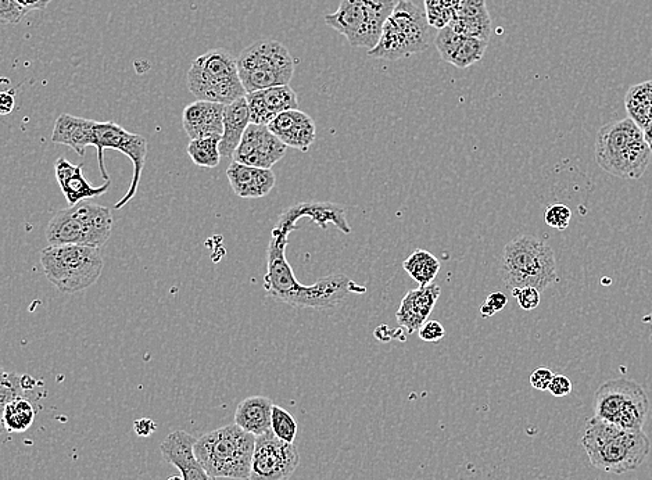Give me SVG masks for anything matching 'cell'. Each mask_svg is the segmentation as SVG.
Listing matches in <instances>:
<instances>
[{
  "mask_svg": "<svg viewBox=\"0 0 652 480\" xmlns=\"http://www.w3.org/2000/svg\"><path fill=\"white\" fill-rule=\"evenodd\" d=\"M580 443L594 468L616 475L639 468L651 450L643 431H625L597 417L587 421Z\"/></svg>",
  "mask_w": 652,
  "mask_h": 480,
  "instance_id": "1",
  "label": "cell"
},
{
  "mask_svg": "<svg viewBox=\"0 0 652 480\" xmlns=\"http://www.w3.org/2000/svg\"><path fill=\"white\" fill-rule=\"evenodd\" d=\"M256 436L236 424L222 426L196 439V460L211 478L249 480Z\"/></svg>",
  "mask_w": 652,
  "mask_h": 480,
  "instance_id": "2",
  "label": "cell"
},
{
  "mask_svg": "<svg viewBox=\"0 0 652 480\" xmlns=\"http://www.w3.org/2000/svg\"><path fill=\"white\" fill-rule=\"evenodd\" d=\"M644 132L632 118L614 121L598 131L596 159L605 173L622 179H639L651 161Z\"/></svg>",
  "mask_w": 652,
  "mask_h": 480,
  "instance_id": "3",
  "label": "cell"
},
{
  "mask_svg": "<svg viewBox=\"0 0 652 480\" xmlns=\"http://www.w3.org/2000/svg\"><path fill=\"white\" fill-rule=\"evenodd\" d=\"M500 275L511 290L530 286L543 293L558 281L554 250L535 236H518L504 247Z\"/></svg>",
  "mask_w": 652,
  "mask_h": 480,
  "instance_id": "4",
  "label": "cell"
},
{
  "mask_svg": "<svg viewBox=\"0 0 652 480\" xmlns=\"http://www.w3.org/2000/svg\"><path fill=\"white\" fill-rule=\"evenodd\" d=\"M429 27L431 25L421 7L413 0H400L383 25L378 44L370 49L368 56L396 62L425 52L431 45Z\"/></svg>",
  "mask_w": 652,
  "mask_h": 480,
  "instance_id": "5",
  "label": "cell"
},
{
  "mask_svg": "<svg viewBox=\"0 0 652 480\" xmlns=\"http://www.w3.org/2000/svg\"><path fill=\"white\" fill-rule=\"evenodd\" d=\"M45 277L66 295L82 292L95 285L102 275L100 249L88 246H49L41 252Z\"/></svg>",
  "mask_w": 652,
  "mask_h": 480,
  "instance_id": "6",
  "label": "cell"
},
{
  "mask_svg": "<svg viewBox=\"0 0 652 480\" xmlns=\"http://www.w3.org/2000/svg\"><path fill=\"white\" fill-rule=\"evenodd\" d=\"M113 216L107 207L84 200L59 211L46 228L50 246L78 245L102 249L111 236Z\"/></svg>",
  "mask_w": 652,
  "mask_h": 480,
  "instance_id": "7",
  "label": "cell"
},
{
  "mask_svg": "<svg viewBox=\"0 0 652 480\" xmlns=\"http://www.w3.org/2000/svg\"><path fill=\"white\" fill-rule=\"evenodd\" d=\"M188 88L197 100L231 105L245 98L236 57L225 49H213L193 60L188 71Z\"/></svg>",
  "mask_w": 652,
  "mask_h": 480,
  "instance_id": "8",
  "label": "cell"
},
{
  "mask_svg": "<svg viewBox=\"0 0 652 480\" xmlns=\"http://www.w3.org/2000/svg\"><path fill=\"white\" fill-rule=\"evenodd\" d=\"M236 66L246 93L289 85L295 73V60L278 41H260L243 49Z\"/></svg>",
  "mask_w": 652,
  "mask_h": 480,
  "instance_id": "9",
  "label": "cell"
},
{
  "mask_svg": "<svg viewBox=\"0 0 652 480\" xmlns=\"http://www.w3.org/2000/svg\"><path fill=\"white\" fill-rule=\"evenodd\" d=\"M650 407L646 390L630 379H611L594 393V417L611 422L625 431H643Z\"/></svg>",
  "mask_w": 652,
  "mask_h": 480,
  "instance_id": "10",
  "label": "cell"
},
{
  "mask_svg": "<svg viewBox=\"0 0 652 480\" xmlns=\"http://www.w3.org/2000/svg\"><path fill=\"white\" fill-rule=\"evenodd\" d=\"M394 6V0H340L338 10L326 14L325 23L354 48L370 50L378 44Z\"/></svg>",
  "mask_w": 652,
  "mask_h": 480,
  "instance_id": "11",
  "label": "cell"
},
{
  "mask_svg": "<svg viewBox=\"0 0 652 480\" xmlns=\"http://www.w3.org/2000/svg\"><path fill=\"white\" fill-rule=\"evenodd\" d=\"M92 146L98 152L100 174L106 181H110L105 166L106 149L117 150V152L125 154L134 164V178H132L130 189L125 193V196L121 197L120 202H117L116 206H114V209H123L125 204L131 202L136 192H138L143 168H145L146 156H148V141L141 135L124 130L123 127L113 123V121H106V123L95 121Z\"/></svg>",
  "mask_w": 652,
  "mask_h": 480,
  "instance_id": "12",
  "label": "cell"
},
{
  "mask_svg": "<svg viewBox=\"0 0 652 480\" xmlns=\"http://www.w3.org/2000/svg\"><path fill=\"white\" fill-rule=\"evenodd\" d=\"M299 465L296 444L283 442L268 431L256 437L249 480H288Z\"/></svg>",
  "mask_w": 652,
  "mask_h": 480,
  "instance_id": "13",
  "label": "cell"
},
{
  "mask_svg": "<svg viewBox=\"0 0 652 480\" xmlns=\"http://www.w3.org/2000/svg\"><path fill=\"white\" fill-rule=\"evenodd\" d=\"M286 149L267 125L250 123L232 159L246 166L272 170L285 157Z\"/></svg>",
  "mask_w": 652,
  "mask_h": 480,
  "instance_id": "14",
  "label": "cell"
},
{
  "mask_svg": "<svg viewBox=\"0 0 652 480\" xmlns=\"http://www.w3.org/2000/svg\"><path fill=\"white\" fill-rule=\"evenodd\" d=\"M246 102L249 106L250 123L267 125L283 111L299 109L297 93L289 85H279L246 93Z\"/></svg>",
  "mask_w": 652,
  "mask_h": 480,
  "instance_id": "15",
  "label": "cell"
},
{
  "mask_svg": "<svg viewBox=\"0 0 652 480\" xmlns=\"http://www.w3.org/2000/svg\"><path fill=\"white\" fill-rule=\"evenodd\" d=\"M272 132L286 148L308 152L317 136L313 118L304 111L295 109L283 111L268 124Z\"/></svg>",
  "mask_w": 652,
  "mask_h": 480,
  "instance_id": "16",
  "label": "cell"
},
{
  "mask_svg": "<svg viewBox=\"0 0 652 480\" xmlns=\"http://www.w3.org/2000/svg\"><path fill=\"white\" fill-rule=\"evenodd\" d=\"M196 439L185 431H174L161 443L160 450L164 460L174 465L181 472L184 480H216L204 471L200 462L196 460Z\"/></svg>",
  "mask_w": 652,
  "mask_h": 480,
  "instance_id": "17",
  "label": "cell"
},
{
  "mask_svg": "<svg viewBox=\"0 0 652 480\" xmlns=\"http://www.w3.org/2000/svg\"><path fill=\"white\" fill-rule=\"evenodd\" d=\"M225 106L220 103L196 100L185 107L182 125L189 139L221 138L224 131Z\"/></svg>",
  "mask_w": 652,
  "mask_h": 480,
  "instance_id": "18",
  "label": "cell"
},
{
  "mask_svg": "<svg viewBox=\"0 0 652 480\" xmlns=\"http://www.w3.org/2000/svg\"><path fill=\"white\" fill-rule=\"evenodd\" d=\"M227 177L232 191L242 199H259L267 196L277 182L274 171L246 166L235 160L229 164Z\"/></svg>",
  "mask_w": 652,
  "mask_h": 480,
  "instance_id": "19",
  "label": "cell"
},
{
  "mask_svg": "<svg viewBox=\"0 0 652 480\" xmlns=\"http://www.w3.org/2000/svg\"><path fill=\"white\" fill-rule=\"evenodd\" d=\"M55 173L60 189H62L63 195L70 206L84 202L87 199H93V197L105 195L110 189L111 181H106V184L100 186L89 184L84 174H82L81 164L77 166V164L71 163L64 157L56 160Z\"/></svg>",
  "mask_w": 652,
  "mask_h": 480,
  "instance_id": "20",
  "label": "cell"
},
{
  "mask_svg": "<svg viewBox=\"0 0 652 480\" xmlns=\"http://www.w3.org/2000/svg\"><path fill=\"white\" fill-rule=\"evenodd\" d=\"M442 289L437 285L419 286V289L410 290L401 300L397 321L408 333H414L421 328L426 318L431 315L433 307L439 300Z\"/></svg>",
  "mask_w": 652,
  "mask_h": 480,
  "instance_id": "21",
  "label": "cell"
},
{
  "mask_svg": "<svg viewBox=\"0 0 652 480\" xmlns=\"http://www.w3.org/2000/svg\"><path fill=\"white\" fill-rule=\"evenodd\" d=\"M93 127H95L93 120L62 114L56 120L52 141L59 145H66L75 153L84 156L85 149L93 143Z\"/></svg>",
  "mask_w": 652,
  "mask_h": 480,
  "instance_id": "22",
  "label": "cell"
},
{
  "mask_svg": "<svg viewBox=\"0 0 652 480\" xmlns=\"http://www.w3.org/2000/svg\"><path fill=\"white\" fill-rule=\"evenodd\" d=\"M250 124L249 106L246 98H240L225 106L224 131L220 141L221 157L232 159L238 149L242 136Z\"/></svg>",
  "mask_w": 652,
  "mask_h": 480,
  "instance_id": "23",
  "label": "cell"
},
{
  "mask_svg": "<svg viewBox=\"0 0 652 480\" xmlns=\"http://www.w3.org/2000/svg\"><path fill=\"white\" fill-rule=\"evenodd\" d=\"M272 407H274V403L268 397H247L240 401L236 408L235 424L256 437L263 435V433L271 431Z\"/></svg>",
  "mask_w": 652,
  "mask_h": 480,
  "instance_id": "24",
  "label": "cell"
},
{
  "mask_svg": "<svg viewBox=\"0 0 652 480\" xmlns=\"http://www.w3.org/2000/svg\"><path fill=\"white\" fill-rule=\"evenodd\" d=\"M625 106L629 118L644 130L652 116V81L630 88L626 93Z\"/></svg>",
  "mask_w": 652,
  "mask_h": 480,
  "instance_id": "25",
  "label": "cell"
},
{
  "mask_svg": "<svg viewBox=\"0 0 652 480\" xmlns=\"http://www.w3.org/2000/svg\"><path fill=\"white\" fill-rule=\"evenodd\" d=\"M35 417L37 410L32 403V397L23 396L7 404L3 422L7 432L23 433L34 425Z\"/></svg>",
  "mask_w": 652,
  "mask_h": 480,
  "instance_id": "26",
  "label": "cell"
},
{
  "mask_svg": "<svg viewBox=\"0 0 652 480\" xmlns=\"http://www.w3.org/2000/svg\"><path fill=\"white\" fill-rule=\"evenodd\" d=\"M27 376H20L14 372H6L0 367V436L5 435L6 426L3 422L5 408L10 401L27 396L28 390L34 389V382L27 385ZM31 397V396H27Z\"/></svg>",
  "mask_w": 652,
  "mask_h": 480,
  "instance_id": "27",
  "label": "cell"
},
{
  "mask_svg": "<svg viewBox=\"0 0 652 480\" xmlns=\"http://www.w3.org/2000/svg\"><path fill=\"white\" fill-rule=\"evenodd\" d=\"M403 267L419 286L431 285L440 271L439 260L426 250H415Z\"/></svg>",
  "mask_w": 652,
  "mask_h": 480,
  "instance_id": "28",
  "label": "cell"
},
{
  "mask_svg": "<svg viewBox=\"0 0 652 480\" xmlns=\"http://www.w3.org/2000/svg\"><path fill=\"white\" fill-rule=\"evenodd\" d=\"M221 138L193 139L188 145V154L196 166L203 168H216L221 161Z\"/></svg>",
  "mask_w": 652,
  "mask_h": 480,
  "instance_id": "29",
  "label": "cell"
},
{
  "mask_svg": "<svg viewBox=\"0 0 652 480\" xmlns=\"http://www.w3.org/2000/svg\"><path fill=\"white\" fill-rule=\"evenodd\" d=\"M449 25L462 37L480 39L487 44L492 37L493 25L489 12L468 19H453Z\"/></svg>",
  "mask_w": 652,
  "mask_h": 480,
  "instance_id": "30",
  "label": "cell"
},
{
  "mask_svg": "<svg viewBox=\"0 0 652 480\" xmlns=\"http://www.w3.org/2000/svg\"><path fill=\"white\" fill-rule=\"evenodd\" d=\"M487 42L480 39L467 38L462 39L461 45L458 46L457 52L454 53L450 64L457 68H468L480 62L485 56Z\"/></svg>",
  "mask_w": 652,
  "mask_h": 480,
  "instance_id": "31",
  "label": "cell"
},
{
  "mask_svg": "<svg viewBox=\"0 0 652 480\" xmlns=\"http://www.w3.org/2000/svg\"><path fill=\"white\" fill-rule=\"evenodd\" d=\"M271 431L283 442L295 443L299 426L292 414H289L285 408L274 404L271 415Z\"/></svg>",
  "mask_w": 652,
  "mask_h": 480,
  "instance_id": "32",
  "label": "cell"
},
{
  "mask_svg": "<svg viewBox=\"0 0 652 480\" xmlns=\"http://www.w3.org/2000/svg\"><path fill=\"white\" fill-rule=\"evenodd\" d=\"M462 39H464V37L457 34L450 25L440 28L435 38V45L444 62H451L454 53L457 52L458 46L461 45Z\"/></svg>",
  "mask_w": 652,
  "mask_h": 480,
  "instance_id": "33",
  "label": "cell"
},
{
  "mask_svg": "<svg viewBox=\"0 0 652 480\" xmlns=\"http://www.w3.org/2000/svg\"><path fill=\"white\" fill-rule=\"evenodd\" d=\"M571 218V209L562 203L551 204L544 214V221L548 227L557 229V231H565L571 224Z\"/></svg>",
  "mask_w": 652,
  "mask_h": 480,
  "instance_id": "34",
  "label": "cell"
},
{
  "mask_svg": "<svg viewBox=\"0 0 652 480\" xmlns=\"http://www.w3.org/2000/svg\"><path fill=\"white\" fill-rule=\"evenodd\" d=\"M540 295H542V293H540L539 290L530 288V286L512 289V296L517 299L519 307L525 311H532L539 307Z\"/></svg>",
  "mask_w": 652,
  "mask_h": 480,
  "instance_id": "35",
  "label": "cell"
},
{
  "mask_svg": "<svg viewBox=\"0 0 652 480\" xmlns=\"http://www.w3.org/2000/svg\"><path fill=\"white\" fill-rule=\"evenodd\" d=\"M27 13L14 0H0V23L19 24Z\"/></svg>",
  "mask_w": 652,
  "mask_h": 480,
  "instance_id": "36",
  "label": "cell"
},
{
  "mask_svg": "<svg viewBox=\"0 0 652 480\" xmlns=\"http://www.w3.org/2000/svg\"><path fill=\"white\" fill-rule=\"evenodd\" d=\"M487 13L486 0H461L454 9V19H468Z\"/></svg>",
  "mask_w": 652,
  "mask_h": 480,
  "instance_id": "37",
  "label": "cell"
},
{
  "mask_svg": "<svg viewBox=\"0 0 652 480\" xmlns=\"http://www.w3.org/2000/svg\"><path fill=\"white\" fill-rule=\"evenodd\" d=\"M418 335L424 342L435 343L446 336V329L439 321H425L418 329Z\"/></svg>",
  "mask_w": 652,
  "mask_h": 480,
  "instance_id": "38",
  "label": "cell"
},
{
  "mask_svg": "<svg viewBox=\"0 0 652 480\" xmlns=\"http://www.w3.org/2000/svg\"><path fill=\"white\" fill-rule=\"evenodd\" d=\"M508 299L503 292L492 293L487 296L486 302L480 306V314L485 318L493 317L494 314L507 307Z\"/></svg>",
  "mask_w": 652,
  "mask_h": 480,
  "instance_id": "39",
  "label": "cell"
},
{
  "mask_svg": "<svg viewBox=\"0 0 652 480\" xmlns=\"http://www.w3.org/2000/svg\"><path fill=\"white\" fill-rule=\"evenodd\" d=\"M553 376L554 372H551L548 368H537L530 375L529 382L532 388L540 390V392H546L551 381H553Z\"/></svg>",
  "mask_w": 652,
  "mask_h": 480,
  "instance_id": "40",
  "label": "cell"
},
{
  "mask_svg": "<svg viewBox=\"0 0 652 480\" xmlns=\"http://www.w3.org/2000/svg\"><path fill=\"white\" fill-rule=\"evenodd\" d=\"M573 389L572 382L564 375H554L553 381L548 386V392L555 397H565L571 394Z\"/></svg>",
  "mask_w": 652,
  "mask_h": 480,
  "instance_id": "41",
  "label": "cell"
},
{
  "mask_svg": "<svg viewBox=\"0 0 652 480\" xmlns=\"http://www.w3.org/2000/svg\"><path fill=\"white\" fill-rule=\"evenodd\" d=\"M156 429V422L150 418L138 419L134 424V431L139 437H149L152 433L156 432Z\"/></svg>",
  "mask_w": 652,
  "mask_h": 480,
  "instance_id": "42",
  "label": "cell"
},
{
  "mask_svg": "<svg viewBox=\"0 0 652 480\" xmlns=\"http://www.w3.org/2000/svg\"><path fill=\"white\" fill-rule=\"evenodd\" d=\"M14 107H16L14 93L12 91L0 92V116L13 113Z\"/></svg>",
  "mask_w": 652,
  "mask_h": 480,
  "instance_id": "43",
  "label": "cell"
},
{
  "mask_svg": "<svg viewBox=\"0 0 652 480\" xmlns=\"http://www.w3.org/2000/svg\"><path fill=\"white\" fill-rule=\"evenodd\" d=\"M14 2L28 14L34 10H45L53 0H14Z\"/></svg>",
  "mask_w": 652,
  "mask_h": 480,
  "instance_id": "44",
  "label": "cell"
},
{
  "mask_svg": "<svg viewBox=\"0 0 652 480\" xmlns=\"http://www.w3.org/2000/svg\"><path fill=\"white\" fill-rule=\"evenodd\" d=\"M643 132H644V138H646V142L648 143V146H650L652 152V116L650 118V121H648L646 128H644Z\"/></svg>",
  "mask_w": 652,
  "mask_h": 480,
  "instance_id": "45",
  "label": "cell"
},
{
  "mask_svg": "<svg viewBox=\"0 0 652 480\" xmlns=\"http://www.w3.org/2000/svg\"><path fill=\"white\" fill-rule=\"evenodd\" d=\"M643 322H644V324H650L651 327H652V313L644 315ZM650 340H651V343H652V332H651Z\"/></svg>",
  "mask_w": 652,
  "mask_h": 480,
  "instance_id": "46",
  "label": "cell"
},
{
  "mask_svg": "<svg viewBox=\"0 0 652 480\" xmlns=\"http://www.w3.org/2000/svg\"><path fill=\"white\" fill-rule=\"evenodd\" d=\"M167 480H184V478H182V475H177V476H171V478Z\"/></svg>",
  "mask_w": 652,
  "mask_h": 480,
  "instance_id": "47",
  "label": "cell"
}]
</instances>
